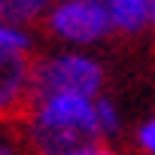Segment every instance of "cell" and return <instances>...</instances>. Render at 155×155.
<instances>
[{
  "label": "cell",
  "mask_w": 155,
  "mask_h": 155,
  "mask_svg": "<svg viewBox=\"0 0 155 155\" xmlns=\"http://www.w3.org/2000/svg\"><path fill=\"white\" fill-rule=\"evenodd\" d=\"M104 64L82 49H58L34 58L31 67V101L37 97H97L104 91Z\"/></svg>",
  "instance_id": "7a4b0ae2"
},
{
  "label": "cell",
  "mask_w": 155,
  "mask_h": 155,
  "mask_svg": "<svg viewBox=\"0 0 155 155\" xmlns=\"http://www.w3.org/2000/svg\"><path fill=\"white\" fill-rule=\"evenodd\" d=\"M104 6L113 34H140L146 28V15H149V0H97Z\"/></svg>",
  "instance_id": "5b68a950"
},
{
  "label": "cell",
  "mask_w": 155,
  "mask_h": 155,
  "mask_svg": "<svg viewBox=\"0 0 155 155\" xmlns=\"http://www.w3.org/2000/svg\"><path fill=\"white\" fill-rule=\"evenodd\" d=\"M137 146H140L146 155H155V116L146 119V122L137 128Z\"/></svg>",
  "instance_id": "9c48e42d"
},
{
  "label": "cell",
  "mask_w": 155,
  "mask_h": 155,
  "mask_svg": "<svg viewBox=\"0 0 155 155\" xmlns=\"http://www.w3.org/2000/svg\"><path fill=\"white\" fill-rule=\"evenodd\" d=\"M43 25L67 49H88L113 34L110 18L97 0H49Z\"/></svg>",
  "instance_id": "3957f363"
},
{
  "label": "cell",
  "mask_w": 155,
  "mask_h": 155,
  "mask_svg": "<svg viewBox=\"0 0 155 155\" xmlns=\"http://www.w3.org/2000/svg\"><path fill=\"white\" fill-rule=\"evenodd\" d=\"M31 52L0 49V122L18 119L31 101Z\"/></svg>",
  "instance_id": "277c9868"
},
{
  "label": "cell",
  "mask_w": 155,
  "mask_h": 155,
  "mask_svg": "<svg viewBox=\"0 0 155 155\" xmlns=\"http://www.w3.org/2000/svg\"><path fill=\"white\" fill-rule=\"evenodd\" d=\"M146 28L155 31V0H149V15H146Z\"/></svg>",
  "instance_id": "7c38bea8"
},
{
  "label": "cell",
  "mask_w": 155,
  "mask_h": 155,
  "mask_svg": "<svg viewBox=\"0 0 155 155\" xmlns=\"http://www.w3.org/2000/svg\"><path fill=\"white\" fill-rule=\"evenodd\" d=\"M18 149H21L18 140H12V137H6V134H0V155H18Z\"/></svg>",
  "instance_id": "8fae6325"
},
{
  "label": "cell",
  "mask_w": 155,
  "mask_h": 155,
  "mask_svg": "<svg viewBox=\"0 0 155 155\" xmlns=\"http://www.w3.org/2000/svg\"><path fill=\"white\" fill-rule=\"evenodd\" d=\"M18 143L31 155H73L101 140L94 125V97H37L28 101Z\"/></svg>",
  "instance_id": "6da1fadb"
},
{
  "label": "cell",
  "mask_w": 155,
  "mask_h": 155,
  "mask_svg": "<svg viewBox=\"0 0 155 155\" xmlns=\"http://www.w3.org/2000/svg\"><path fill=\"white\" fill-rule=\"evenodd\" d=\"M73 155H119V149H113V143L97 140V143H91V146H85L79 152H73Z\"/></svg>",
  "instance_id": "30bf717a"
},
{
  "label": "cell",
  "mask_w": 155,
  "mask_h": 155,
  "mask_svg": "<svg viewBox=\"0 0 155 155\" xmlns=\"http://www.w3.org/2000/svg\"><path fill=\"white\" fill-rule=\"evenodd\" d=\"M0 49H12V52H31L34 49V37L28 28L0 21Z\"/></svg>",
  "instance_id": "ba28073f"
},
{
  "label": "cell",
  "mask_w": 155,
  "mask_h": 155,
  "mask_svg": "<svg viewBox=\"0 0 155 155\" xmlns=\"http://www.w3.org/2000/svg\"><path fill=\"white\" fill-rule=\"evenodd\" d=\"M49 0H0V21H9L18 28H31L43 18Z\"/></svg>",
  "instance_id": "8992f818"
},
{
  "label": "cell",
  "mask_w": 155,
  "mask_h": 155,
  "mask_svg": "<svg viewBox=\"0 0 155 155\" xmlns=\"http://www.w3.org/2000/svg\"><path fill=\"white\" fill-rule=\"evenodd\" d=\"M94 125H97V134L104 143H110L113 137L122 134V113L113 97H107V94L94 97Z\"/></svg>",
  "instance_id": "52a82bcc"
}]
</instances>
